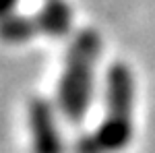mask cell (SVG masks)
<instances>
[{
	"label": "cell",
	"instance_id": "6da1fadb",
	"mask_svg": "<svg viewBox=\"0 0 155 153\" xmlns=\"http://www.w3.org/2000/svg\"><path fill=\"white\" fill-rule=\"evenodd\" d=\"M137 79L126 62L110 64L104 77V118L77 143V153H122L134 137Z\"/></svg>",
	"mask_w": 155,
	"mask_h": 153
},
{
	"label": "cell",
	"instance_id": "7a4b0ae2",
	"mask_svg": "<svg viewBox=\"0 0 155 153\" xmlns=\"http://www.w3.org/2000/svg\"><path fill=\"white\" fill-rule=\"evenodd\" d=\"M104 50L101 35L95 29H81L66 48L62 71L56 85V108L68 122H81L93 104L97 62Z\"/></svg>",
	"mask_w": 155,
	"mask_h": 153
},
{
	"label": "cell",
	"instance_id": "3957f363",
	"mask_svg": "<svg viewBox=\"0 0 155 153\" xmlns=\"http://www.w3.org/2000/svg\"><path fill=\"white\" fill-rule=\"evenodd\" d=\"M60 112L56 104L35 97L27 106V128L33 153H64V139L60 130Z\"/></svg>",
	"mask_w": 155,
	"mask_h": 153
},
{
	"label": "cell",
	"instance_id": "277c9868",
	"mask_svg": "<svg viewBox=\"0 0 155 153\" xmlns=\"http://www.w3.org/2000/svg\"><path fill=\"white\" fill-rule=\"evenodd\" d=\"M37 31L44 35L62 37L72 29L74 15L66 0H46L41 8L33 15Z\"/></svg>",
	"mask_w": 155,
	"mask_h": 153
},
{
	"label": "cell",
	"instance_id": "5b68a950",
	"mask_svg": "<svg viewBox=\"0 0 155 153\" xmlns=\"http://www.w3.org/2000/svg\"><path fill=\"white\" fill-rule=\"evenodd\" d=\"M37 33L39 31H37L33 17L15 12L0 21V39L6 44H25V42L33 39Z\"/></svg>",
	"mask_w": 155,
	"mask_h": 153
},
{
	"label": "cell",
	"instance_id": "8992f818",
	"mask_svg": "<svg viewBox=\"0 0 155 153\" xmlns=\"http://www.w3.org/2000/svg\"><path fill=\"white\" fill-rule=\"evenodd\" d=\"M17 4H19V0H0V21L15 15L17 12Z\"/></svg>",
	"mask_w": 155,
	"mask_h": 153
}]
</instances>
